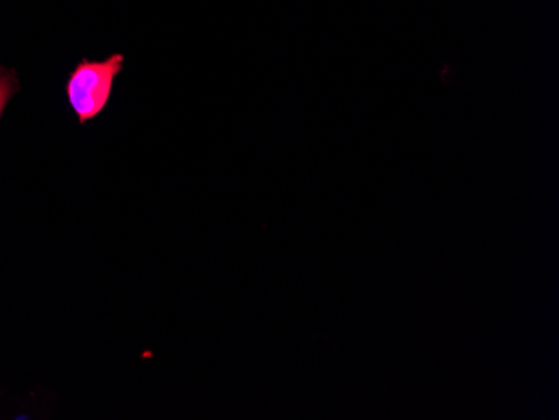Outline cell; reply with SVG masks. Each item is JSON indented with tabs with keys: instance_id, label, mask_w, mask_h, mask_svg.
<instances>
[{
	"instance_id": "1",
	"label": "cell",
	"mask_w": 559,
	"mask_h": 420,
	"mask_svg": "<svg viewBox=\"0 0 559 420\" xmlns=\"http://www.w3.org/2000/svg\"><path fill=\"white\" fill-rule=\"evenodd\" d=\"M124 56L112 55L105 61H81L72 69L66 83L69 105L81 124L96 118L108 106L112 84L121 74Z\"/></svg>"
},
{
	"instance_id": "2",
	"label": "cell",
	"mask_w": 559,
	"mask_h": 420,
	"mask_svg": "<svg viewBox=\"0 0 559 420\" xmlns=\"http://www.w3.org/2000/svg\"><path fill=\"white\" fill-rule=\"evenodd\" d=\"M15 91H17L15 72L0 68V118L4 115L5 106H8L9 99L14 96Z\"/></svg>"
}]
</instances>
